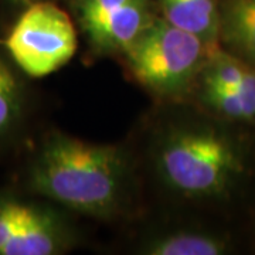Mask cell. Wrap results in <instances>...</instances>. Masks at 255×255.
Returning <instances> with one entry per match:
<instances>
[{"instance_id":"1","label":"cell","mask_w":255,"mask_h":255,"mask_svg":"<svg viewBox=\"0 0 255 255\" xmlns=\"http://www.w3.org/2000/svg\"><path fill=\"white\" fill-rule=\"evenodd\" d=\"M128 159L115 145L53 135L28 169V187L67 209L108 219L122 206Z\"/></svg>"},{"instance_id":"2","label":"cell","mask_w":255,"mask_h":255,"mask_svg":"<svg viewBox=\"0 0 255 255\" xmlns=\"http://www.w3.org/2000/svg\"><path fill=\"white\" fill-rule=\"evenodd\" d=\"M166 184L184 197L219 196L241 172V162L227 137L213 129H177L157 155Z\"/></svg>"},{"instance_id":"3","label":"cell","mask_w":255,"mask_h":255,"mask_svg":"<svg viewBox=\"0 0 255 255\" xmlns=\"http://www.w3.org/2000/svg\"><path fill=\"white\" fill-rule=\"evenodd\" d=\"M217 47L153 17L122 53L128 70L140 85L163 97L183 92Z\"/></svg>"},{"instance_id":"4","label":"cell","mask_w":255,"mask_h":255,"mask_svg":"<svg viewBox=\"0 0 255 255\" xmlns=\"http://www.w3.org/2000/svg\"><path fill=\"white\" fill-rule=\"evenodd\" d=\"M70 16L51 1L26 6L6 40L11 60L28 77L41 78L63 68L77 51Z\"/></svg>"},{"instance_id":"5","label":"cell","mask_w":255,"mask_h":255,"mask_svg":"<svg viewBox=\"0 0 255 255\" xmlns=\"http://www.w3.org/2000/svg\"><path fill=\"white\" fill-rule=\"evenodd\" d=\"M67 236L55 216L28 201L0 197V255H54Z\"/></svg>"},{"instance_id":"6","label":"cell","mask_w":255,"mask_h":255,"mask_svg":"<svg viewBox=\"0 0 255 255\" xmlns=\"http://www.w3.org/2000/svg\"><path fill=\"white\" fill-rule=\"evenodd\" d=\"M153 20L146 0H133L81 26L100 53H124Z\"/></svg>"},{"instance_id":"7","label":"cell","mask_w":255,"mask_h":255,"mask_svg":"<svg viewBox=\"0 0 255 255\" xmlns=\"http://www.w3.org/2000/svg\"><path fill=\"white\" fill-rule=\"evenodd\" d=\"M163 18L174 27L216 47L221 14L216 0H159Z\"/></svg>"},{"instance_id":"8","label":"cell","mask_w":255,"mask_h":255,"mask_svg":"<svg viewBox=\"0 0 255 255\" xmlns=\"http://www.w3.org/2000/svg\"><path fill=\"white\" fill-rule=\"evenodd\" d=\"M220 34L255 64V0H233L221 16Z\"/></svg>"},{"instance_id":"9","label":"cell","mask_w":255,"mask_h":255,"mask_svg":"<svg viewBox=\"0 0 255 255\" xmlns=\"http://www.w3.org/2000/svg\"><path fill=\"white\" fill-rule=\"evenodd\" d=\"M227 246L216 236L196 231H174L150 240L143 248L149 255H220Z\"/></svg>"},{"instance_id":"10","label":"cell","mask_w":255,"mask_h":255,"mask_svg":"<svg viewBox=\"0 0 255 255\" xmlns=\"http://www.w3.org/2000/svg\"><path fill=\"white\" fill-rule=\"evenodd\" d=\"M203 84L220 87H237L246 78L251 67L243 60L224 54L220 50L213 51L204 64Z\"/></svg>"},{"instance_id":"11","label":"cell","mask_w":255,"mask_h":255,"mask_svg":"<svg viewBox=\"0 0 255 255\" xmlns=\"http://www.w3.org/2000/svg\"><path fill=\"white\" fill-rule=\"evenodd\" d=\"M203 101L210 108L219 112L220 115L230 119L248 121L254 119L255 115L247 101L234 87H220L203 84Z\"/></svg>"},{"instance_id":"12","label":"cell","mask_w":255,"mask_h":255,"mask_svg":"<svg viewBox=\"0 0 255 255\" xmlns=\"http://www.w3.org/2000/svg\"><path fill=\"white\" fill-rule=\"evenodd\" d=\"M21 88L14 73L0 58V135L16 124L21 112Z\"/></svg>"},{"instance_id":"13","label":"cell","mask_w":255,"mask_h":255,"mask_svg":"<svg viewBox=\"0 0 255 255\" xmlns=\"http://www.w3.org/2000/svg\"><path fill=\"white\" fill-rule=\"evenodd\" d=\"M133 0H77V14L81 26Z\"/></svg>"},{"instance_id":"14","label":"cell","mask_w":255,"mask_h":255,"mask_svg":"<svg viewBox=\"0 0 255 255\" xmlns=\"http://www.w3.org/2000/svg\"><path fill=\"white\" fill-rule=\"evenodd\" d=\"M11 3H14V4H18V6H28V4H31V3H36V1H40V0H9Z\"/></svg>"}]
</instances>
